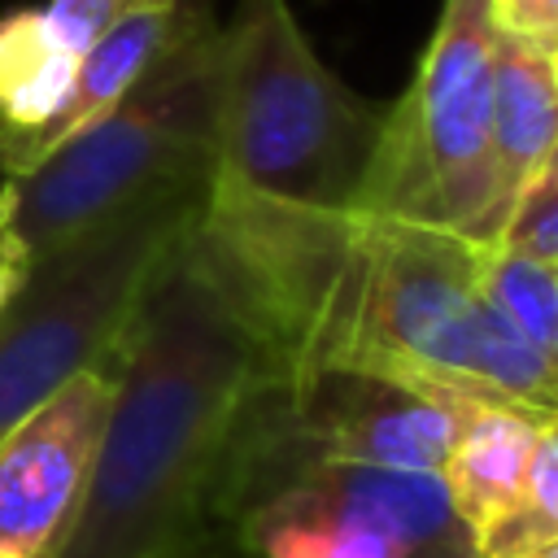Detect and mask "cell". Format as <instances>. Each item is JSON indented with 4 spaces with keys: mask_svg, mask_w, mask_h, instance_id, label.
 I'll return each instance as SVG.
<instances>
[{
    "mask_svg": "<svg viewBox=\"0 0 558 558\" xmlns=\"http://www.w3.org/2000/svg\"><path fill=\"white\" fill-rule=\"evenodd\" d=\"M554 192H558V135H554V144H549V153H545V161H541V170H536V179H532V187H527L519 209H527V205H536V201H545Z\"/></svg>",
    "mask_w": 558,
    "mask_h": 558,
    "instance_id": "obj_20",
    "label": "cell"
},
{
    "mask_svg": "<svg viewBox=\"0 0 558 558\" xmlns=\"http://www.w3.org/2000/svg\"><path fill=\"white\" fill-rule=\"evenodd\" d=\"M257 379V336L187 227L118 340L96 471L57 558H170L192 545Z\"/></svg>",
    "mask_w": 558,
    "mask_h": 558,
    "instance_id": "obj_2",
    "label": "cell"
},
{
    "mask_svg": "<svg viewBox=\"0 0 558 558\" xmlns=\"http://www.w3.org/2000/svg\"><path fill=\"white\" fill-rule=\"evenodd\" d=\"M549 418H554V427H558V414H549Z\"/></svg>",
    "mask_w": 558,
    "mask_h": 558,
    "instance_id": "obj_28",
    "label": "cell"
},
{
    "mask_svg": "<svg viewBox=\"0 0 558 558\" xmlns=\"http://www.w3.org/2000/svg\"><path fill=\"white\" fill-rule=\"evenodd\" d=\"M196 541L218 558H480L440 475L301 458L248 401Z\"/></svg>",
    "mask_w": 558,
    "mask_h": 558,
    "instance_id": "obj_3",
    "label": "cell"
},
{
    "mask_svg": "<svg viewBox=\"0 0 558 558\" xmlns=\"http://www.w3.org/2000/svg\"><path fill=\"white\" fill-rule=\"evenodd\" d=\"M488 17L501 35L527 39L545 52L558 39V0H488Z\"/></svg>",
    "mask_w": 558,
    "mask_h": 558,
    "instance_id": "obj_17",
    "label": "cell"
},
{
    "mask_svg": "<svg viewBox=\"0 0 558 558\" xmlns=\"http://www.w3.org/2000/svg\"><path fill=\"white\" fill-rule=\"evenodd\" d=\"M192 240L257 336L266 379L353 371L558 414V371L488 301V244L471 235L283 205L214 174Z\"/></svg>",
    "mask_w": 558,
    "mask_h": 558,
    "instance_id": "obj_1",
    "label": "cell"
},
{
    "mask_svg": "<svg viewBox=\"0 0 558 558\" xmlns=\"http://www.w3.org/2000/svg\"><path fill=\"white\" fill-rule=\"evenodd\" d=\"M78 61L44 9L17 4L0 13V144L39 135L65 109Z\"/></svg>",
    "mask_w": 558,
    "mask_h": 558,
    "instance_id": "obj_13",
    "label": "cell"
},
{
    "mask_svg": "<svg viewBox=\"0 0 558 558\" xmlns=\"http://www.w3.org/2000/svg\"><path fill=\"white\" fill-rule=\"evenodd\" d=\"M187 9H192V0H179V4H170V9H157V4H135V9H126V13L83 52L65 109H61L39 135H31V140H22V144H0L4 179L26 174V170H31L35 161H44L57 144H65L70 135H78V131L92 126L96 118H105V113L153 70V61L174 44V35H179L183 22H187Z\"/></svg>",
    "mask_w": 558,
    "mask_h": 558,
    "instance_id": "obj_11",
    "label": "cell"
},
{
    "mask_svg": "<svg viewBox=\"0 0 558 558\" xmlns=\"http://www.w3.org/2000/svg\"><path fill=\"white\" fill-rule=\"evenodd\" d=\"M514 558H558V541H545V545L523 549V554H514Z\"/></svg>",
    "mask_w": 558,
    "mask_h": 558,
    "instance_id": "obj_23",
    "label": "cell"
},
{
    "mask_svg": "<svg viewBox=\"0 0 558 558\" xmlns=\"http://www.w3.org/2000/svg\"><path fill=\"white\" fill-rule=\"evenodd\" d=\"M545 541H558V427H554V418H545V427H541L519 501L475 545V554L480 558H514Z\"/></svg>",
    "mask_w": 558,
    "mask_h": 558,
    "instance_id": "obj_15",
    "label": "cell"
},
{
    "mask_svg": "<svg viewBox=\"0 0 558 558\" xmlns=\"http://www.w3.org/2000/svg\"><path fill=\"white\" fill-rule=\"evenodd\" d=\"M549 70H554V83H558V39H554V48H549Z\"/></svg>",
    "mask_w": 558,
    "mask_h": 558,
    "instance_id": "obj_24",
    "label": "cell"
},
{
    "mask_svg": "<svg viewBox=\"0 0 558 558\" xmlns=\"http://www.w3.org/2000/svg\"><path fill=\"white\" fill-rule=\"evenodd\" d=\"M545 418L549 414L501 405V401H466L453 449L440 466V484L458 519L471 527L475 545L519 501Z\"/></svg>",
    "mask_w": 558,
    "mask_h": 558,
    "instance_id": "obj_12",
    "label": "cell"
},
{
    "mask_svg": "<svg viewBox=\"0 0 558 558\" xmlns=\"http://www.w3.org/2000/svg\"><path fill=\"white\" fill-rule=\"evenodd\" d=\"M384 113L314 52L288 0H235L218 70V179L283 205L353 209Z\"/></svg>",
    "mask_w": 558,
    "mask_h": 558,
    "instance_id": "obj_4",
    "label": "cell"
},
{
    "mask_svg": "<svg viewBox=\"0 0 558 558\" xmlns=\"http://www.w3.org/2000/svg\"><path fill=\"white\" fill-rule=\"evenodd\" d=\"M126 9H135V0H48L44 13L48 22L61 31V39L83 57Z\"/></svg>",
    "mask_w": 558,
    "mask_h": 558,
    "instance_id": "obj_16",
    "label": "cell"
},
{
    "mask_svg": "<svg viewBox=\"0 0 558 558\" xmlns=\"http://www.w3.org/2000/svg\"><path fill=\"white\" fill-rule=\"evenodd\" d=\"M118 349L0 436V549L57 558L92 484Z\"/></svg>",
    "mask_w": 558,
    "mask_h": 558,
    "instance_id": "obj_9",
    "label": "cell"
},
{
    "mask_svg": "<svg viewBox=\"0 0 558 558\" xmlns=\"http://www.w3.org/2000/svg\"><path fill=\"white\" fill-rule=\"evenodd\" d=\"M222 26L192 0L183 31L153 70L92 126L57 144L26 174L4 179L31 257L179 187L218 174Z\"/></svg>",
    "mask_w": 558,
    "mask_h": 558,
    "instance_id": "obj_5",
    "label": "cell"
},
{
    "mask_svg": "<svg viewBox=\"0 0 558 558\" xmlns=\"http://www.w3.org/2000/svg\"><path fill=\"white\" fill-rule=\"evenodd\" d=\"M554 266V296H558V262H549ZM545 362L558 371V323H554V340H549V349H545Z\"/></svg>",
    "mask_w": 558,
    "mask_h": 558,
    "instance_id": "obj_21",
    "label": "cell"
},
{
    "mask_svg": "<svg viewBox=\"0 0 558 558\" xmlns=\"http://www.w3.org/2000/svg\"><path fill=\"white\" fill-rule=\"evenodd\" d=\"M26 270H31V248H26V240L17 235L9 183H0V310L13 301V292H17L22 279H26Z\"/></svg>",
    "mask_w": 558,
    "mask_h": 558,
    "instance_id": "obj_19",
    "label": "cell"
},
{
    "mask_svg": "<svg viewBox=\"0 0 558 558\" xmlns=\"http://www.w3.org/2000/svg\"><path fill=\"white\" fill-rule=\"evenodd\" d=\"M558 135V83L549 70V52L501 35L493 57V196H488V227L484 240L501 244L506 227L514 222L549 144Z\"/></svg>",
    "mask_w": 558,
    "mask_h": 558,
    "instance_id": "obj_10",
    "label": "cell"
},
{
    "mask_svg": "<svg viewBox=\"0 0 558 558\" xmlns=\"http://www.w3.org/2000/svg\"><path fill=\"white\" fill-rule=\"evenodd\" d=\"M493 57L497 26L488 0H445L410 87L384 113L379 148L353 209L488 244Z\"/></svg>",
    "mask_w": 558,
    "mask_h": 558,
    "instance_id": "obj_7",
    "label": "cell"
},
{
    "mask_svg": "<svg viewBox=\"0 0 558 558\" xmlns=\"http://www.w3.org/2000/svg\"><path fill=\"white\" fill-rule=\"evenodd\" d=\"M205 187L161 192L39 257L0 310V436L113 357L153 270L196 222Z\"/></svg>",
    "mask_w": 558,
    "mask_h": 558,
    "instance_id": "obj_6",
    "label": "cell"
},
{
    "mask_svg": "<svg viewBox=\"0 0 558 558\" xmlns=\"http://www.w3.org/2000/svg\"><path fill=\"white\" fill-rule=\"evenodd\" d=\"M170 558H218V554H214V549H205L201 541H192V545H183V549H174Z\"/></svg>",
    "mask_w": 558,
    "mask_h": 558,
    "instance_id": "obj_22",
    "label": "cell"
},
{
    "mask_svg": "<svg viewBox=\"0 0 558 558\" xmlns=\"http://www.w3.org/2000/svg\"><path fill=\"white\" fill-rule=\"evenodd\" d=\"M0 558H17V554H9V549H0Z\"/></svg>",
    "mask_w": 558,
    "mask_h": 558,
    "instance_id": "obj_26",
    "label": "cell"
},
{
    "mask_svg": "<svg viewBox=\"0 0 558 558\" xmlns=\"http://www.w3.org/2000/svg\"><path fill=\"white\" fill-rule=\"evenodd\" d=\"M484 292L488 301L501 310V318L541 349H549L554 340V323H558V296H554V266L541 257H527L519 248L506 244H488L484 248Z\"/></svg>",
    "mask_w": 558,
    "mask_h": 558,
    "instance_id": "obj_14",
    "label": "cell"
},
{
    "mask_svg": "<svg viewBox=\"0 0 558 558\" xmlns=\"http://www.w3.org/2000/svg\"><path fill=\"white\" fill-rule=\"evenodd\" d=\"M135 4H157V9H170V4H179V0H135Z\"/></svg>",
    "mask_w": 558,
    "mask_h": 558,
    "instance_id": "obj_25",
    "label": "cell"
},
{
    "mask_svg": "<svg viewBox=\"0 0 558 558\" xmlns=\"http://www.w3.org/2000/svg\"><path fill=\"white\" fill-rule=\"evenodd\" d=\"M506 248H519L527 257H541V262H558V192L519 209L514 222L506 227L501 235Z\"/></svg>",
    "mask_w": 558,
    "mask_h": 558,
    "instance_id": "obj_18",
    "label": "cell"
},
{
    "mask_svg": "<svg viewBox=\"0 0 558 558\" xmlns=\"http://www.w3.org/2000/svg\"><path fill=\"white\" fill-rule=\"evenodd\" d=\"M471 397L427 392L379 375L323 371L296 384L257 379L253 405L301 458H349L440 475Z\"/></svg>",
    "mask_w": 558,
    "mask_h": 558,
    "instance_id": "obj_8",
    "label": "cell"
},
{
    "mask_svg": "<svg viewBox=\"0 0 558 558\" xmlns=\"http://www.w3.org/2000/svg\"><path fill=\"white\" fill-rule=\"evenodd\" d=\"M0 183H4V166H0Z\"/></svg>",
    "mask_w": 558,
    "mask_h": 558,
    "instance_id": "obj_27",
    "label": "cell"
}]
</instances>
